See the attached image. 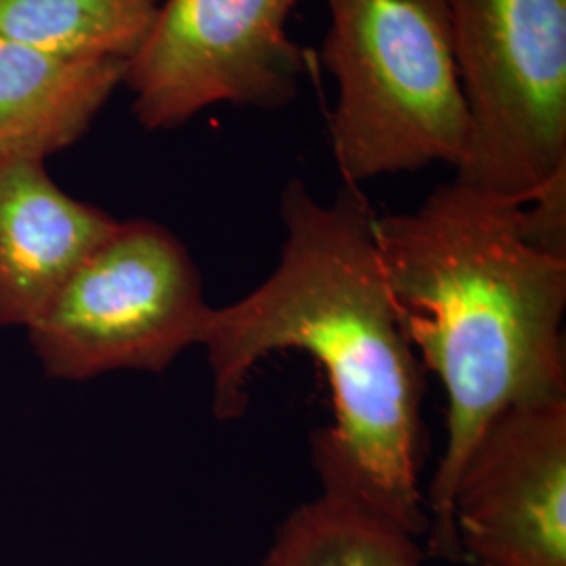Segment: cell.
Returning a JSON list of instances; mask_svg holds the SVG:
<instances>
[{
    "label": "cell",
    "mask_w": 566,
    "mask_h": 566,
    "mask_svg": "<svg viewBox=\"0 0 566 566\" xmlns=\"http://www.w3.org/2000/svg\"><path fill=\"white\" fill-rule=\"evenodd\" d=\"M518 227L528 245L566 261V168L521 206Z\"/></svg>",
    "instance_id": "7c38bea8"
},
{
    "label": "cell",
    "mask_w": 566,
    "mask_h": 566,
    "mask_svg": "<svg viewBox=\"0 0 566 566\" xmlns=\"http://www.w3.org/2000/svg\"><path fill=\"white\" fill-rule=\"evenodd\" d=\"M298 2L163 0L126 65L137 122L172 130L221 103L280 109L294 102L304 60L287 20Z\"/></svg>",
    "instance_id": "8992f818"
},
{
    "label": "cell",
    "mask_w": 566,
    "mask_h": 566,
    "mask_svg": "<svg viewBox=\"0 0 566 566\" xmlns=\"http://www.w3.org/2000/svg\"><path fill=\"white\" fill-rule=\"evenodd\" d=\"M453 525L465 563L566 566V395L486 426L460 472Z\"/></svg>",
    "instance_id": "52a82bcc"
},
{
    "label": "cell",
    "mask_w": 566,
    "mask_h": 566,
    "mask_svg": "<svg viewBox=\"0 0 566 566\" xmlns=\"http://www.w3.org/2000/svg\"><path fill=\"white\" fill-rule=\"evenodd\" d=\"M322 61L338 99L329 139L344 185L464 158L470 120L451 0H327Z\"/></svg>",
    "instance_id": "3957f363"
},
{
    "label": "cell",
    "mask_w": 566,
    "mask_h": 566,
    "mask_svg": "<svg viewBox=\"0 0 566 566\" xmlns=\"http://www.w3.org/2000/svg\"><path fill=\"white\" fill-rule=\"evenodd\" d=\"M521 206L462 182L411 212L376 217L399 324L447 390V446L428 486V554L465 563L453 493L468 455L502 411L566 395V261L523 240Z\"/></svg>",
    "instance_id": "7a4b0ae2"
},
{
    "label": "cell",
    "mask_w": 566,
    "mask_h": 566,
    "mask_svg": "<svg viewBox=\"0 0 566 566\" xmlns=\"http://www.w3.org/2000/svg\"><path fill=\"white\" fill-rule=\"evenodd\" d=\"M418 539L359 495L322 485L290 512L259 566H422Z\"/></svg>",
    "instance_id": "30bf717a"
},
{
    "label": "cell",
    "mask_w": 566,
    "mask_h": 566,
    "mask_svg": "<svg viewBox=\"0 0 566 566\" xmlns=\"http://www.w3.org/2000/svg\"><path fill=\"white\" fill-rule=\"evenodd\" d=\"M126 65L67 60L0 36V163H46L81 142L124 84Z\"/></svg>",
    "instance_id": "9c48e42d"
},
{
    "label": "cell",
    "mask_w": 566,
    "mask_h": 566,
    "mask_svg": "<svg viewBox=\"0 0 566 566\" xmlns=\"http://www.w3.org/2000/svg\"><path fill=\"white\" fill-rule=\"evenodd\" d=\"M212 306L181 240L145 219L118 221L25 327L51 378L163 374L200 346Z\"/></svg>",
    "instance_id": "5b68a950"
},
{
    "label": "cell",
    "mask_w": 566,
    "mask_h": 566,
    "mask_svg": "<svg viewBox=\"0 0 566 566\" xmlns=\"http://www.w3.org/2000/svg\"><path fill=\"white\" fill-rule=\"evenodd\" d=\"M280 263L259 287L208 315L200 346L212 371V411L242 418L254 367L280 350L322 365L334 424L313 439L322 485L359 495L422 537L426 371L399 324L376 242V212L344 185L319 202L298 179L283 187Z\"/></svg>",
    "instance_id": "6da1fadb"
},
{
    "label": "cell",
    "mask_w": 566,
    "mask_h": 566,
    "mask_svg": "<svg viewBox=\"0 0 566 566\" xmlns=\"http://www.w3.org/2000/svg\"><path fill=\"white\" fill-rule=\"evenodd\" d=\"M163 0H0V36L82 61H128Z\"/></svg>",
    "instance_id": "8fae6325"
},
{
    "label": "cell",
    "mask_w": 566,
    "mask_h": 566,
    "mask_svg": "<svg viewBox=\"0 0 566 566\" xmlns=\"http://www.w3.org/2000/svg\"><path fill=\"white\" fill-rule=\"evenodd\" d=\"M116 223L65 193L44 163H0V327L32 324Z\"/></svg>",
    "instance_id": "ba28073f"
},
{
    "label": "cell",
    "mask_w": 566,
    "mask_h": 566,
    "mask_svg": "<svg viewBox=\"0 0 566 566\" xmlns=\"http://www.w3.org/2000/svg\"><path fill=\"white\" fill-rule=\"evenodd\" d=\"M470 139L455 181L523 206L566 168V0H451Z\"/></svg>",
    "instance_id": "277c9868"
}]
</instances>
